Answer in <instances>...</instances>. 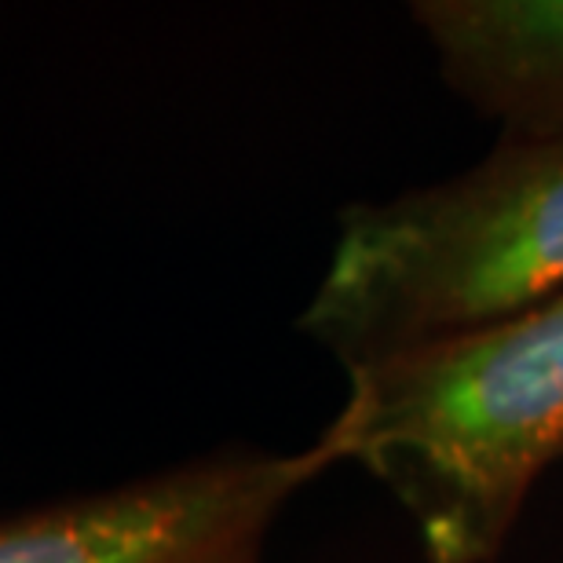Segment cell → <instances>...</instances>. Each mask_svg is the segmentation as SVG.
Returning a JSON list of instances; mask_svg holds the SVG:
<instances>
[{
    "label": "cell",
    "mask_w": 563,
    "mask_h": 563,
    "mask_svg": "<svg viewBox=\"0 0 563 563\" xmlns=\"http://www.w3.org/2000/svg\"><path fill=\"white\" fill-rule=\"evenodd\" d=\"M344 374L314 443L402 505L428 563L498 560L563 454V297Z\"/></svg>",
    "instance_id": "cell-1"
},
{
    "label": "cell",
    "mask_w": 563,
    "mask_h": 563,
    "mask_svg": "<svg viewBox=\"0 0 563 563\" xmlns=\"http://www.w3.org/2000/svg\"><path fill=\"white\" fill-rule=\"evenodd\" d=\"M563 297V132H509L465 173L355 201L300 330L344 369Z\"/></svg>",
    "instance_id": "cell-2"
},
{
    "label": "cell",
    "mask_w": 563,
    "mask_h": 563,
    "mask_svg": "<svg viewBox=\"0 0 563 563\" xmlns=\"http://www.w3.org/2000/svg\"><path fill=\"white\" fill-rule=\"evenodd\" d=\"M333 468L308 450H228L0 520V563H261L267 531Z\"/></svg>",
    "instance_id": "cell-3"
},
{
    "label": "cell",
    "mask_w": 563,
    "mask_h": 563,
    "mask_svg": "<svg viewBox=\"0 0 563 563\" xmlns=\"http://www.w3.org/2000/svg\"><path fill=\"white\" fill-rule=\"evenodd\" d=\"M443 81L505 132H563V0H418Z\"/></svg>",
    "instance_id": "cell-4"
}]
</instances>
